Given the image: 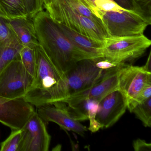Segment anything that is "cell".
Listing matches in <instances>:
<instances>
[{"label": "cell", "instance_id": "1", "mask_svg": "<svg viewBox=\"0 0 151 151\" xmlns=\"http://www.w3.org/2000/svg\"><path fill=\"white\" fill-rule=\"evenodd\" d=\"M32 21L40 45L55 68L66 78L78 61L90 59L73 45L59 24L46 10L39 12Z\"/></svg>", "mask_w": 151, "mask_h": 151}, {"label": "cell", "instance_id": "2", "mask_svg": "<svg viewBox=\"0 0 151 151\" xmlns=\"http://www.w3.org/2000/svg\"><path fill=\"white\" fill-rule=\"evenodd\" d=\"M35 50L34 81L24 99L37 107L63 102L68 96L67 78L55 68L39 45L35 47Z\"/></svg>", "mask_w": 151, "mask_h": 151}, {"label": "cell", "instance_id": "3", "mask_svg": "<svg viewBox=\"0 0 151 151\" xmlns=\"http://www.w3.org/2000/svg\"><path fill=\"white\" fill-rule=\"evenodd\" d=\"M45 8L56 22L99 44L102 45L104 40L109 37L101 24L78 14L63 0H53Z\"/></svg>", "mask_w": 151, "mask_h": 151}, {"label": "cell", "instance_id": "4", "mask_svg": "<svg viewBox=\"0 0 151 151\" xmlns=\"http://www.w3.org/2000/svg\"><path fill=\"white\" fill-rule=\"evenodd\" d=\"M100 19L109 37H123L143 35L151 20L131 9H121L111 11H99Z\"/></svg>", "mask_w": 151, "mask_h": 151}, {"label": "cell", "instance_id": "5", "mask_svg": "<svg viewBox=\"0 0 151 151\" xmlns=\"http://www.w3.org/2000/svg\"><path fill=\"white\" fill-rule=\"evenodd\" d=\"M151 45V40L144 34L108 37L101 47V55L114 62L125 63L141 57Z\"/></svg>", "mask_w": 151, "mask_h": 151}, {"label": "cell", "instance_id": "6", "mask_svg": "<svg viewBox=\"0 0 151 151\" xmlns=\"http://www.w3.org/2000/svg\"><path fill=\"white\" fill-rule=\"evenodd\" d=\"M34 77L24 67L20 58L11 62L0 73V96L23 98L32 86Z\"/></svg>", "mask_w": 151, "mask_h": 151}, {"label": "cell", "instance_id": "7", "mask_svg": "<svg viewBox=\"0 0 151 151\" xmlns=\"http://www.w3.org/2000/svg\"><path fill=\"white\" fill-rule=\"evenodd\" d=\"M151 83V72L142 67L126 64L118 71V88L126 100L127 109L132 113L136 99L143 88Z\"/></svg>", "mask_w": 151, "mask_h": 151}, {"label": "cell", "instance_id": "8", "mask_svg": "<svg viewBox=\"0 0 151 151\" xmlns=\"http://www.w3.org/2000/svg\"><path fill=\"white\" fill-rule=\"evenodd\" d=\"M113 71H105L98 68L93 58L79 61L66 76L68 96L90 88Z\"/></svg>", "mask_w": 151, "mask_h": 151}, {"label": "cell", "instance_id": "9", "mask_svg": "<svg viewBox=\"0 0 151 151\" xmlns=\"http://www.w3.org/2000/svg\"><path fill=\"white\" fill-rule=\"evenodd\" d=\"M45 122L37 111L32 114L22 128V137L19 151H47L51 137Z\"/></svg>", "mask_w": 151, "mask_h": 151}, {"label": "cell", "instance_id": "10", "mask_svg": "<svg viewBox=\"0 0 151 151\" xmlns=\"http://www.w3.org/2000/svg\"><path fill=\"white\" fill-rule=\"evenodd\" d=\"M23 98L8 99L0 96V122L11 130L22 129L35 112Z\"/></svg>", "mask_w": 151, "mask_h": 151}, {"label": "cell", "instance_id": "11", "mask_svg": "<svg viewBox=\"0 0 151 151\" xmlns=\"http://www.w3.org/2000/svg\"><path fill=\"white\" fill-rule=\"evenodd\" d=\"M127 109L126 99L119 90L106 95L99 101L95 119L101 129L114 125Z\"/></svg>", "mask_w": 151, "mask_h": 151}, {"label": "cell", "instance_id": "12", "mask_svg": "<svg viewBox=\"0 0 151 151\" xmlns=\"http://www.w3.org/2000/svg\"><path fill=\"white\" fill-rule=\"evenodd\" d=\"M38 115L45 123L52 122L64 129L83 136L88 128L70 116L63 102H58L37 107Z\"/></svg>", "mask_w": 151, "mask_h": 151}, {"label": "cell", "instance_id": "13", "mask_svg": "<svg viewBox=\"0 0 151 151\" xmlns=\"http://www.w3.org/2000/svg\"><path fill=\"white\" fill-rule=\"evenodd\" d=\"M120 69L107 74L90 88L69 95L63 102L69 106L74 107L86 100L100 101L109 93L119 90L118 71Z\"/></svg>", "mask_w": 151, "mask_h": 151}, {"label": "cell", "instance_id": "14", "mask_svg": "<svg viewBox=\"0 0 151 151\" xmlns=\"http://www.w3.org/2000/svg\"><path fill=\"white\" fill-rule=\"evenodd\" d=\"M8 24L23 46L34 48L39 45L32 19L28 17L8 18Z\"/></svg>", "mask_w": 151, "mask_h": 151}, {"label": "cell", "instance_id": "15", "mask_svg": "<svg viewBox=\"0 0 151 151\" xmlns=\"http://www.w3.org/2000/svg\"><path fill=\"white\" fill-rule=\"evenodd\" d=\"M59 24L63 32L76 48L87 55L90 59L101 57L100 47L102 45L62 24Z\"/></svg>", "mask_w": 151, "mask_h": 151}, {"label": "cell", "instance_id": "16", "mask_svg": "<svg viewBox=\"0 0 151 151\" xmlns=\"http://www.w3.org/2000/svg\"><path fill=\"white\" fill-rule=\"evenodd\" d=\"M22 47L17 39L0 45V73L11 62L20 58Z\"/></svg>", "mask_w": 151, "mask_h": 151}, {"label": "cell", "instance_id": "17", "mask_svg": "<svg viewBox=\"0 0 151 151\" xmlns=\"http://www.w3.org/2000/svg\"><path fill=\"white\" fill-rule=\"evenodd\" d=\"M0 5L10 18L28 17L24 0H0Z\"/></svg>", "mask_w": 151, "mask_h": 151}, {"label": "cell", "instance_id": "18", "mask_svg": "<svg viewBox=\"0 0 151 151\" xmlns=\"http://www.w3.org/2000/svg\"><path fill=\"white\" fill-rule=\"evenodd\" d=\"M21 61L26 70L34 76L36 68V56L35 47L23 46L20 53Z\"/></svg>", "mask_w": 151, "mask_h": 151}, {"label": "cell", "instance_id": "19", "mask_svg": "<svg viewBox=\"0 0 151 151\" xmlns=\"http://www.w3.org/2000/svg\"><path fill=\"white\" fill-rule=\"evenodd\" d=\"M132 113H134L145 127H151V97L136 106L132 109Z\"/></svg>", "mask_w": 151, "mask_h": 151}, {"label": "cell", "instance_id": "20", "mask_svg": "<svg viewBox=\"0 0 151 151\" xmlns=\"http://www.w3.org/2000/svg\"><path fill=\"white\" fill-rule=\"evenodd\" d=\"M22 137V129L12 130L10 135L1 144L0 151H19Z\"/></svg>", "mask_w": 151, "mask_h": 151}, {"label": "cell", "instance_id": "21", "mask_svg": "<svg viewBox=\"0 0 151 151\" xmlns=\"http://www.w3.org/2000/svg\"><path fill=\"white\" fill-rule=\"evenodd\" d=\"M9 17V16L0 5V45L17 39L8 24Z\"/></svg>", "mask_w": 151, "mask_h": 151}, {"label": "cell", "instance_id": "22", "mask_svg": "<svg viewBox=\"0 0 151 151\" xmlns=\"http://www.w3.org/2000/svg\"><path fill=\"white\" fill-rule=\"evenodd\" d=\"M70 8L84 16L102 25L100 19L96 16L80 0H63ZM103 26V25H102Z\"/></svg>", "mask_w": 151, "mask_h": 151}, {"label": "cell", "instance_id": "23", "mask_svg": "<svg viewBox=\"0 0 151 151\" xmlns=\"http://www.w3.org/2000/svg\"><path fill=\"white\" fill-rule=\"evenodd\" d=\"M134 11L151 20V0H129Z\"/></svg>", "mask_w": 151, "mask_h": 151}, {"label": "cell", "instance_id": "24", "mask_svg": "<svg viewBox=\"0 0 151 151\" xmlns=\"http://www.w3.org/2000/svg\"><path fill=\"white\" fill-rule=\"evenodd\" d=\"M28 17L32 19L39 12L43 9V0H24Z\"/></svg>", "mask_w": 151, "mask_h": 151}, {"label": "cell", "instance_id": "25", "mask_svg": "<svg viewBox=\"0 0 151 151\" xmlns=\"http://www.w3.org/2000/svg\"><path fill=\"white\" fill-rule=\"evenodd\" d=\"M151 97V83L145 86L138 96L134 103V108L139 104L142 103Z\"/></svg>", "mask_w": 151, "mask_h": 151}, {"label": "cell", "instance_id": "26", "mask_svg": "<svg viewBox=\"0 0 151 151\" xmlns=\"http://www.w3.org/2000/svg\"><path fill=\"white\" fill-rule=\"evenodd\" d=\"M133 149L136 151H151V144L144 139H137L133 141Z\"/></svg>", "mask_w": 151, "mask_h": 151}, {"label": "cell", "instance_id": "27", "mask_svg": "<svg viewBox=\"0 0 151 151\" xmlns=\"http://www.w3.org/2000/svg\"><path fill=\"white\" fill-rule=\"evenodd\" d=\"M118 5L121 6L123 8L127 9H132V7L131 5L129 0H114Z\"/></svg>", "mask_w": 151, "mask_h": 151}, {"label": "cell", "instance_id": "28", "mask_svg": "<svg viewBox=\"0 0 151 151\" xmlns=\"http://www.w3.org/2000/svg\"><path fill=\"white\" fill-rule=\"evenodd\" d=\"M145 70L147 72H151V52L149 53V55L147 58V60L145 64L143 66Z\"/></svg>", "mask_w": 151, "mask_h": 151}, {"label": "cell", "instance_id": "29", "mask_svg": "<svg viewBox=\"0 0 151 151\" xmlns=\"http://www.w3.org/2000/svg\"><path fill=\"white\" fill-rule=\"evenodd\" d=\"M53 0H43V4H44V6L45 8L48 6Z\"/></svg>", "mask_w": 151, "mask_h": 151}]
</instances>
